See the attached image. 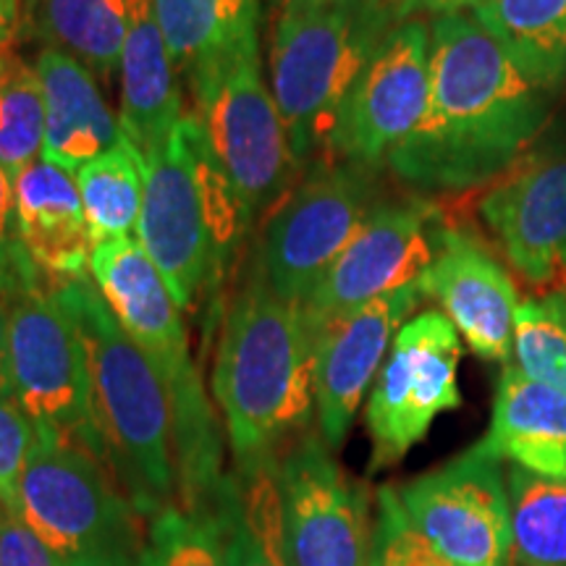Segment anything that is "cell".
Here are the masks:
<instances>
[{"label": "cell", "mask_w": 566, "mask_h": 566, "mask_svg": "<svg viewBox=\"0 0 566 566\" xmlns=\"http://www.w3.org/2000/svg\"><path fill=\"white\" fill-rule=\"evenodd\" d=\"M446 212L422 195L384 197L302 304L310 334L378 296L420 283L436 258Z\"/></svg>", "instance_id": "obj_12"}, {"label": "cell", "mask_w": 566, "mask_h": 566, "mask_svg": "<svg viewBox=\"0 0 566 566\" xmlns=\"http://www.w3.org/2000/svg\"><path fill=\"white\" fill-rule=\"evenodd\" d=\"M229 566H292L283 543V516L273 470L226 475L216 506Z\"/></svg>", "instance_id": "obj_25"}, {"label": "cell", "mask_w": 566, "mask_h": 566, "mask_svg": "<svg viewBox=\"0 0 566 566\" xmlns=\"http://www.w3.org/2000/svg\"><path fill=\"white\" fill-rule=\"evenodd\" d=\"M19 27L105 80L122 61L129 0H21Z\"/></svg>", "instance_id": "obj_22"}, {"label": "cell", "mask_w": 566, "mask_h": 566, "mask_svg": "<svg viewBox=\"0 0 566 566\" xmlns=\"http://www.w3.org/2000/svg\"><path fill=\"white\" fill-rule=\"evenodd\" d=\"M283 543L292 566H367L370 504L344 475L321 433H304L275 464Z\"/></svg>", "instance_id": "obj_14"}, {"label": "cell", "mask_w": 566, "mask_h": 566, "mask_svg": "<svg viewBox=\"0 0 566 566\" xmlns=\"http://www.w3.org/2000/svg\"><path fill=\"white\" fill-rule=\"evenodd\" d=\"M179 76L155 21L153 3L129 0V27L118 61V82H122L118 126L142 155L158 150L187 113Z\"/></svg>", "instance_id": "obj_19"}, {"label": "cell", "mask_w": 566, "mask_h": 566, "mask_svg": "<svg viewBox=\"0 0 566 566\" xmlns=\"http://www.w3.org/2000/svg\"><path fill=\"white\" fill-rule=\"evenodd\" d=\"M17 514L55 566H139V512L101 459L63 438L38 433Z\"/></svg>", "instance_id": "obj_8"}, {"label": "cell", "mask_w": 566, "mask_h": 566, "mask_svg": "<svg viewBox=\"0 0 566 566\" xmlns=\"http://www.w3.org/2000/svg\"><path fill=\"white\" fill-rule=\"evenodd\" d=\"M0 566H55L24 520L6 506H0Z\"/></svg>", "instance_id": "obj_33"}, {"label": "cell", "mask_w": 566, "mask_h": 566, "mask_svg": "<svg viewBox=\"0 0 566 566\" xmlns=\"http://www.w3.org/2000/svg\"><path fill=\"white\" fill-rule=\"evenodd\" d=\"M380 200V171L313 163L260 221L247 268L275 296L302 307Z\"/></svg>", "instance_id": "obj_9"}, {"label": "cell", "mask_w": 566, "mask_h": 566, "mask_svg": "<svg viewBox=\"0 0 566 566\" xmlns=\"http://www.w3.org/2000/svg\"><path fill=\"white\" fill-rule=\"evenodd\" d=\"M179 74L260 42L263 0H150Z\"/></svg>", "instance_id": "obj_23"}, {"label": "cell", "mask_w": 566, "mask_h": 566, "mask_svg": "<svg viewBox=\"0 0 566 566\" xmlns=\"http://www.w3.org/2000/svg\"><path fill=\"white\" fill-rule=\"evenodd\" d=\"M87 346L92 401L113 478L139 516L176 504L171 405L158 367L132 342L90 275L55 283Z\"/></svg>", "instance_id": "obj_4"}, {"label": "cell", "mask_w": 566, "mask_h": 566, "mask_svg": "<svg viewBox=\"0 0 566 566\" xmlns=\"http://www.w3.org/2000/svg\"><path fill=\"white\" fill-rule=\"evenodd\" d=\"M514 359L527 378L566 396V292L520 302L514 317Z\"/></svg>", "instance_id": "obj_29"}, {"label": "cell", "mask_w": 566, "mask_h": 566, "mask_svg": "<svg viewBox=\"0 0 566 566\" xmlns=\"http://www.w3.org/2000/svg\"><path fill=\"white\" fill-rule=\"evenodd\" d=\"M21 0H0V24H9L19 32Z\"/></svg>", "instance_id": "obj_37"}, {"label": "cell", "mask_w": 566, "mask_h": 566, "mask_svg": "<svg viewBox=\"0 0 566 566\" xmlns=\"http://www.w3.org/2000/svg\"><path fill=\"white\" fill-rule=\"evenodd\" d=\"M375 504L378 514L373 522V546L388 566H454L417 533L394 485L380 488Z\"/></svg>", "instance_id": "obj_31"}, {"label": "cell", "mask_w": 566, "mask_h": 566, "mask_svg": "<svg viewBox=\"0 0 566 566\" xmlns=\"http://www.w3.org/2000/svg\"><path fill=\"white\" fill-rule=\"evenodd\" d=\"M92 242L134 237L145 200V155L124 137L74 174Z\"/></svg>", "instance_id": "obj_26"}, {"label": "cell", "mask_w": 566, "mask_h": 566, "mask_svg": "<svg viewBox=\"0 0 566 566\" xmlns=\"http://www.w3.org/2000/svg\"><path fill=\"white\" fill-rule=\"evenodd\" d=\"M459 363L462 344L443 313L428 310L401 325L365 409L370 472L399 464L438 415L462 407Z\"/></svg>", "instance_id": "obj_10"}, {"label": "cell", "mask_w": 566, "mask_h": 566, "mask_svg": "<svg viewBox=\"0 0 566 566\" xmlns=\"http://www.w3.org/2000/svg\"><path fill=\"white\" fill-rule=\"evenodd\" d=\"M13 231L40 273L53 283L90 275L92 231L74 174L34 160L11 176Z\"/></svg>", "instance_id": "obj_18"}, {"label": "cell", "mask_w": 566, "mask_h": 566, "mask_svg": "<svg viewBox=\"0 0 566 566\" xmlns=\"http://www.w3.org/2000/svg\"><path fill=\"white\" fill-rule=\"evenodd\" d=\"M45 105L34 63L0 51V166L11 176L42 158Z\"/></svg>", "instance_id": "obj_28"}, {"label": "cell", "mask_w": 566, "mask_h": 566, "mask_svg": "<svg viewBox=\"0 0 566 566\" xmlns=\"http://www.w3.org/2000/svg\"><path fill=\"white\" fill-rule=\"evenodd\" d=\"M428 24V108L386 171L422 197L472 195L533 150L554 92L537 87L470 13Z\"/></svg>", "instance_id": "obj_1"}, {"label": "cell", "mask_w": 566, "mask_h": 566, "mask_svg": "<svg viewBox=\"0 0 566 566\" xmlns=\"http://www.w3.org/2000/svg\"><path fill=\"white\" fill-rule=\"evenodd\" d=\"M514 566H566V480L512 464L506 475Z\"/></svg>", "instance_id": "obj_27"}, {"label": "cell", "mask_w": 566, "mask_h": 566, "mask_svg": "<svg viewBox=\"0 0 566 566\" xmlns=\"http://www.w3.org/2000/svg\"><path fill=\"white\" fill-rule=\"evenodd\" d=\"M501 462L480 441L396 488L417 533L454 566H514V530Z\"/></svg>", "instance_id": "obj_11"}, {"label": "cell", "mask_w": 566, "mask_h": 566, "mask_svg": "<svg viewBox=\"0 0 566 566\" xmlns=\"http://www.w3.org/2000/svg\"><path fill=\"white\" fill-rule=\"evenodd\" d=\"M13 38H17V30L9 24H0V51H6V48H11Z\"/></svg>", "instance_id": "obj_38"}, {"label": "cell", "mask_w": 566, "mask_h": 566, "mask_svg": "<svg viewBox=\"0 0 566 566\" xmlns=\"http://www.w3.org/2000/svg\"><path fill=\"white\" fill-rule=\"evenodd\" d=\"M212 405L237 475L273 470L315 417V338L300 304L250 268L226 302L212 354Z\"/></svg>", "instance_id": "obj_2"}, {"label": "cell", "mask_w": 566, "mask_h": 566, "mask_svg": "<svg viewBox=\"0 0 566 566\" xmlns=\"http://www.w3.org/2000/svg\"><path fill=\"white\" fill-rule=\"evenodd\" d=\"M483 443L522 470L566 480V396L504 365Z\"/></svg>", "instance_id": "obj_21"}, {"label": "cell", "mask_w": 566, "mask_h": 566, "mask_svg": "<svg viewBox=\"0 0 566 566\" xmlns=\"http://www.w3.org/2000/svg\"><path fill=\"white\" fill-rule=\"evenodd\" d=\"M478 216L512 271L533 289L566 286V145L546 142L480 189Z\"/></svg>", "instance_id": "obj_15"}, {"label": "cell", "mask_w": 566, "mask_h": 566, "mask_svg": "<svg viewBox=\"0 0 566 566\" xmlns=\"http://www.w3.org/2000/svg\"><path fill=\"white\" fill-rule=\"evenodd\" d=\"M184 80L192 103L189 113L200 122L252 237L302 176L268 84L263 48L250 42L221 61L189 71Z\"/></svg>", "instance_id": "obj_7"}, {"label": "cell", "mask_w": 566, "mask_h": 566, "mask_svg": "<svg viewBox=\"0 0 566 566\" xmlns=\"http://www.w3.org/2000/svg\"><path fill=\"white\" fill-rule=\"evenodd\" d=\"M11 396L9 378V307H6L3 294H0V399ZM13 399V396H11Z\"/></svg>", "instance_id": "obj_36"}, {"label": "cell", "mask_w": 566, "mask_h": 566, "mask_svg": "<svg viewBox=\"0 0 566 566\" xmlns=\"http://www.w3.org/2000/svg\"><path fill=\"white\" fill-rule=\"evenodd\" d=\"M137 239L184 313L212 302L250 239L237 197L189 108L171 137L145 155Z\"/></svg>", "instance_id": "obj_3"}, {"label": "cell", "mask_w": 566, "mask_h": 566, "mask_svg": "<svg viewBox=\"0 0 566 566\" xmlns=\"http://www.w3.org/2000/svg\"><path fill=\"white\" fill-rule=\"evenodd\" d=\"M34 69L45 105V142L40 160L76 174L122 139L118 116L97 87L95 74L71 55L40 48Z\"/></svg>", "instance_id": "obj_20"}, {"label": "cell", "mask_w": 566, "mask_h": 566, "mask_svg": "<svg viewBox=\"0 0 566 566\" xmlns=\"http://www.w3.org/2000/svg\"><path fill=\"white\" fill-rule=\"evenodd\" d=\"M17 239L13 231V184L11 174L0 166V250Z\"/></svg>", "instance_id": "obj_35"}, {"label": "cell", "mask_w": 566, "mask_h": 566, "mask_svg": "<svg viewBox=\"0 0 566 566\" xmlns=\"http://www.w3.org/2000/svg\"><path fill=\"white\" fill-rule=\"evenodd\" d=\"M139 566H229L216 512L174 504L150 516Z\"/></svg>", "instance_id": "obj_30"}, {"label": "cell", "mask_w": 566, "mask_h": 566, "mask_svg": "<svg viewBox=\"0 0 566 566\" xmlns=\"http://www.w3.org/2000/svg\"><path fill=\"white\" fill-rule=\"evenodd\" d=\"M38 443V428L11 396L0 399V506L17 512L19 485Z\"/></svg>", "instance_id": "obj_32"}, {"label": "cell", "mask_w": 566, "mask_h": 566, "mask_svg": "<svg viewBox=\"0 0 566 566\" xmlns=\"http://www.w3.org/2000/svg\"><path fill=\"white\" fill-rule=\"evenodd\" d=\"M422 300V286L412 283L323 325L313 336L317 433L331 451L344 446L396 334Z\"/></svg>", "instance_id": "obj_16"}, {"label": "cell", "mask_w": 566, "mask_h": 566, "mask_svg": "<svg viewBox=\"0 0 566 566\" xmlns=\"http://www.w3.org/2000/svg\"><path fill=\"white\" fill-rule=\"evenodd\" d=\"M420 286L480 359L509 365L520 296L512 273L475 231L443 216L436 258Z\"/></svg>", "instance_id": "obj_17"}, {"label": "cell", "mask_w": 566, "mask_h": 566, "mask_svg": "<svg viewBox=\"0 0 566 566\" xmlns=\"http://www.w3.org/2000/svg\"><path fill=\"white\" fill-rule=\"evenodd\" d=\"M430 97V24H396L346 92L331 132L328 160L384 171L396 147L422 122Z\"/></svg>", "instance_id": "obj_13"}, {"label": "cell", "mask_w": 566, "mask_h": 566, "mask_svg": "<svg viewBox=\"0 0 566 566\" xmlns=\"http://www.w3.org/2000/svg\"><path fill=\"white\" fill-rule=\"evenodd\" d=\"M537 87L566 84V0H485L472 11Z\"/></svg>", "instance_id": "obj_24"}, {"label": "cell", "mask_w": 566, "mask_h": 566, "mask_svg": "<svg viewBox=\"0 0 566 566\" xmlns=\"http://www.w3.org/2000/svg\"><path fill=\"white\" fill-rule=\"evenodd\" d=\"M0 294L9 307L13 401L38 433L80 446L108 467L92 401L87 346L55 283L40 273L19 239L0 250Z\"/></svg>", "instance_id": "obj_6"}, {"label": "cell", "mask_w": 566, "mask_h": 566, "mask_svg": "<svg viewBox=\"0 0 566 566\" xmlns=\"http://www.w3.org/2000/svg\"><path fill=\"white\" fill-rule=\"evenodd\" d=\"M367 566H388L386 558L378 554V548H375V546H373V551H370V564H367Z\"/></svg>", "instance_id": "obj_39"}, {"label": "cell", "mask_w": 566, "mask_h": 566, "mask_svg": "<svg viewBox=\"0 0 566 566\" xmlns=\"http://www.w3.org/2000/svg\"><path fill=\"white\" fill-rule=\"evenodd\" d=\"M388 13H391L394 24H405V21L420 17H451V13L475 11L485 0H384Z\"/></svg>", "instance_id": "obj_34"}, {"label": "cell", "mask_w": 566, "mask_h": 566, "mask_svg": "<svg viewBox=\"0 0 566 566\" xmlns=\"http://www.w3.org/2000/svg\"><path fill=\"white\" fill-rule=\"evenodd\" d=\"M394 27L384 0H279L268 84L302 174L328 150L346 92Z\"/></svg>", "instance_id": "obj_5"}]
</instances>
